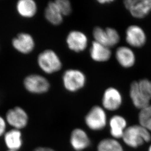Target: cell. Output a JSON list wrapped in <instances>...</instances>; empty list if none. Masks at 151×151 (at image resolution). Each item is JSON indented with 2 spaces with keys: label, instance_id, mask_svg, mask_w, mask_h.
<instances>
[{
  "label": "cell",
  "instance_id": "52a82bcc",
  "mask_svg": "<svg viewBox=\"0 0 151 151\" xmlns=\"http://www.w3.org/2000/svg\"><path fill=\"white\" fill-rule=\"evenodd\" d=\"M147 35L144 29L137 24H132L126 29L125 41L129 47L139 49L147 42Z\"/></svg>",
  "mask_w": 151,
  "mask_h": 151
},
{
  "label": "cell",
  "instance_id": "f1b7e54d",
  "mask_svg": "<svg viewBox=\"0 0 151 151\" xmlns=\"http://www.w3.org/2000/svg\"><path fill=\"white\" fill-rule=\"evenodd\" d=\"M7 151H17V150H8Z\"/></svg>",
  "mask_w": 151,
  "mask_h": 151
},
{
  "label": "cell",
  "instance_id": "7a4b0ae2",
  "mask_svg": "<svg viewBox=\"0 0 151 151\" xmlns=\"http://www.w3.org/2000/svg\"><path fill=\"white\" fill-rule=\"evenodd\" d=\"M37 64L40 69L47 74L58 72L62 67L60 57L54 50L50 49L44 50L39 54Z\"/></svg>",
  "mask_w": 151,
  "mask_h": 151
},
{
  "label": "cell",
  "instance_id": "4316f807",
  "mask_svg": "<svg viewBox=\"0 0 151 151\" xmlns=\"http://www.w3.org/2000/svg\"><path fill=\"white\" fill-rule=\"evenodd\" d=\"M97 2L101 4H109L110 3H113L114 1V0H99Z\"/></svg>",
  "mask_w": 151,
  "mask_h": 151
},
{
  "label": "cell",
  "instance_id": "d4e9b609",
  "mask_svg": "<svg viewBox=\"0 0 151 151\" xmlns=\"http://www.w3.org/2000/svg\"><path fill=\"white\" fill-rule=\"evenodd\" d=\"M6 119L0 116V137L4 135L6 133Z\"/></svg>",
  "mask_w": 151,
  "mask_h": 151
},
{
  "label": "cell",
  "instance_id": "3957f363",
  "mask_svg": "<svg viewBox=\"0 0 151 151\" xmlns=\"http://www.w3.org/2000/svg\"><path fill=\"white\" fill-rule=\"evenodd\" d=\"M63 86L67 91L76 93L85 87L87 78L83 71L71 68L67 70L62 76Z\"/></svg>",
  "mask_w": 151,
  "mask_h": 151
},
{
  "label": "cell",
  "instance_id": "cb8c5ba5",
  "mask_svg": "<svg viewBox=\"0 0 151 151\" xmlns=\"http://www.w3.org/2000/svg\"><path fill=\"white\" fill-rule=\"evenodd\" d=\"M56 4L64 17L68 16L72 10L71 4L68 0H56Z\"/></svg>",
  "mask_w": 151,
  "mask_h": 151
},
{
  "label": "cell",
  "instance_id": "484cf974",
  "mask_svg": "<svg viewBox=\"0 0 151 151\" xmlns=\"http://www.w3.org/2000/svg\"><path fill=\"white\" fill-rule=\"evenodd\" d=\"M33 151H55L49 147H39L35 149Z\"/></svg>",
  "mask_w": 151,
  "mask_h": 151
},
{
  "label": "cell",
  "instance_id": "5b68a950",
  "mask_svg": "<svg viewBox=\"0 0 151 151\" xmlns=\"http://www.w3.org/2000/svg\"><path fill=\"white\" fill-rule=\"evenodd\" d=\"M87 127L93 131H100L107 125V117L105 110L100 106H93L85 118Z\"/></svg>",
  "mask_w": 151,
  "mask_h": 151
},
{
  "label": "cell",
  "instance_id": "ba28073f",
  "mask_svg": "<svg viewBox=\"0 0 151 151\" xmlns=\"http://www.w3.org/2000/svg\"><path fill=\"white\" fill-rule=\"evenodd\" d=\"M124 6L134 18L141 19L151 12V0H126Z\"/></svg>",
  "mask_w": 151,
  "mask_h": 151
},
{
  "label": "cell",
  "instance_id": "9a60e30c",
  "mask_svg": "<svg viewBox=\"0 0 151 151\" xmlns=\"http://www.w3.org/2000/svg\"><path fill=\"white\" fill-rule=\"evenodd\" d=\"M90 57L93 61L103 63L110 60L112 52L110 47L93 41L90 47Z\"/></svg>",
  "mask_w": 151,
  "mask_h": 151
},
{
  "label": "cell",
  "instance_id": "603a6c76",
  "mask_svg": "<svg viewBox=\"0 0 151 151\" xmlns=\"http://www.w3.org/2000/svg\"><path fill=\"white\" fill-rule=\"evenodd\" d=\"M138 89L143 97L148 101H151V80L147 78L137 81Z\"/></svg>",
  "mask_w": 151,
  "mask_h": 151
},
{
  "label": "cell",
  "instance_id": "8992f818",
  "mask_svg": "<svg viewBox=\"0 0 151 151\" xmlns=\"http://www.w3.org/2000/svg\"><path fill=\"white\" fill-rule=\"evenodd\" d=\"M23 84L29 93L33 94H43L50 88V84L47 79L39 74H32L24 79Z\"/></svg>",
  "mask_w": 151,
  "mask_h": 151
},
{
  "label": "cell",
  "instance_id": "277c9868",
  "mask_svg": "<svg viewBox=\"0 0 151 151\" xmlns=\"http://www.w3.org/2000/svg\"><path fill=\"white\" fill-rule=\"evenodd\" d=\"M93 36L94 41L110 48L116 46L120 40V36L118 31L111 27L103 29L100 27H96L93 29Z\"/></svg>",
  "mask_w": 151,
  "mask_h": 151
},
{
  "label": "cell",
  "instance_id": "8fae6325",
  "mask_svg": "<svg viewBox=\"0 0 151 151\" xmlns=\"http://www.w3.org/2000/svg\"><path fill=\"white\" fill-rule=\"evenodd\" d=\"M66 43L70 50L75 52H81L87 49L88 46V38L83 32L73 30L68 34Z\"/></svg>",
  "mask_w": 151,
  "mask_h": 151
},
{
  "label": "cell",
  "instance_id": "ac0fdd59",
  "mask_svg": "<svg viewBox=\"0 0 151 151\" xmlns=\"http://www.w3.org/2000/svg\"><path fill=\"white\" fill-rule=\"evenodd\" d=\"M17 13L21 17L30 19L34 17L37 12V5L33 0H20L16 6Z\"/></svg>",
  "mask_w": 151,
  "mask_h": 151
},
{
  "label": "cell",
  "instance_id": "ffe728a7",
  "mask_svg": "<svg viewBox=\"0 0 151 151\" xmlns=\"http://www.w3.org/2000/svg\"><path fill=\"white\" fill-rule=\"evenodd\" d=\"M129 95L133 105L140 110L150 105V101L146 99L140 93L137 81L132 82L129 90Z\"/></svg>",
  "mask_w": 151,
  "mask_h": 151
},
{
  "label": "cell",
  "instance_id": "d6986e66",
  "mask_svg": "<svg viewBox=\"0 0 151 151\" xmlns=\"http://www.w3.org/2000/svg\"><path fill=\"white\" fill-rule=\"evenodd\" d=\"M45 17L49 23L54 26H58L63 21V16L55 1L47 4L44 12Z\"/></svg>",
  "mask_w": 151,
  "mask_h": 151
},
{
  "label": "cell",
  "instance_id": "5bb4252c",
  "mask_svg": "<svg viewBox=\"0 0 151 151\" xmlns=\"http://www.w3.org/2000/svg\"><path fill=\"white\" fill-rule=\"evenodd\" d=\"M70 143L71 147L76 151H82L91 145V140L86 132L80 128L74 129L70 136Z\"/></svg>",
  "mask_w": 151,
  "mask_h": 151
},
{
  "label": "cell",
  "instance_id": "4fadbf2b",
  "mask_svg": "<svg viewBox=\"0 0 151 151\" xmlns=\"http://www.w3.org/2000/svg\"><path fill=\"white\" fill-rule=\"evenodd\" d=\"M115 58L120 66L125 68L133 67L136 62V56L131 47L119 46L115 52Z\"/></svg>",
  "mask_w": 151,
  "mask_h": 151
},
{
  "label": "cell",
  "instance_id": "2e32d148",
  "mask_svg": "<svg viewBox=\"0 0 151 151\" xmlns=\"http://www.w3.org/2000/svg\"><path fill=\"white\" fill-rule=\"evenodd\" d=\"M110 134L114 139L122 138L127 129V123L124 117L120 115H114L111 118L109 122Z\"/></svg>",
  "mask_w": 151,
  "mask_h": 151
},
{
  "label": "cell",
  "instance_id": "7402d4cb",
  "mask_svg": "<svg viewBox=\"0 0 151 151\" xmlns=\"http://www.w3.org/2000/svg\"><path fill=\"white\" fill-rule=\"evenodd\" d=\"M138 120L140 125L151 132V105L140 111Z\"/></svg>",
  "mask_w": 151,
  "mask_h": 151
},
{
  "label": "cell",
  "instance_id": "44dd1931",
  "mask_svg": "<svg viewBox=\"0 0 151 151\" xmlns=\"http://www.w3.org/2000/svg\"><path fill=\"white\" fill-rule=\"evenodd\" d=\"M97 151H124L122 146L114 138H105L99 142Z\"/></svg>",
  "mask_w": 151,
  "mask_h": 151
},
{
  "label": "cell",
  "instance_id": "83f0119b",
  "mask_svg": "<svg viewBox=\"0 0 151 151\" xmlns=\"http://www.w3.org/2000/svg\"><path fill=\"white\" fill-rule=\"evenodd\" d=\"M149 151H151V145L150 146V147L149 148Z\"/></svg>",
  "mask_w": 151,
  "mask_h": 151
},
{
  "label": "cell",
  "instance_id": "30bf717a",
  "mask_svg": "<svg viewBox=\"0 0 151 151\" xmlns=\"http://www.w3.org/2000/svg\"><path fill=\"white\" fill-rule=\"evenodd\" d=\"M6 120L13 129L20 130L27 126L29 116L24 109L17 106L7 111L6 114Z\"/></svg>",
  "mask_w": 151,
  "mask_h": 151
},
{
  "label": "cell",
  "instance_id": "7c38bea8",
  "mask_svg": "<svg viewBox=\"0 0 151 151\" xmlns=\"http://www.w3.org/2000/svg\"><path fill=\"white\" fill-rule=\"evenodd\" d=\"M12 45L19 52L27 54L34 50L35 42L32 35L26 32H22L13 39Z\"/></svg>",
  "mask_w": 151,
  "mask_h": 151
},
{
  "label": "cell",
  "instance_id": "9c48e42d",
  "mask_svg": "<svg viewBox=\"0 0 151 151\" xmlns=\"http://www.w3.org/2000/svg\"><path fill=\"white\" fill-rule=\"evenodd\" d=\"M122 102V96L117 88L110 87L105 90L102 98V107L105 110L116 111L121 107Z\"/></svg>",
  "mask_w": 151,
  "mask_h": 151
},
{
  "label": "cell",
  "instance_id": "6da1fadb",
  "mask_svg": "<svg viewBox=\"0 0 151 151\" xmlns=\"http://www.w3.org/2000/svg\"><path fill=\"white\" fill-rule=\"evenodd\" d=\"M122 138L127 146L135 148L150 141L151 134L140 124L134 125L127 127Z\"/></svg>",
  "mask_w": 151,
  "mask_h": 151
},
{
  "label": "cell",
  "instance_id": "e0dca14e",
  "mask_svg": "<svg viewBox=\"0 0 151 151\" xmlns=\"http://www.w3.org/2000/svg\"><path fill=\"white\" fill-rule=\"evenodd\" d=\"M4 141L9 150L19 151L23 145L21 132L15 129L6 132L4 134Z\"/></svg>",
  "mask_w": 151,
  "mask_h": 151
}]
</instances>
